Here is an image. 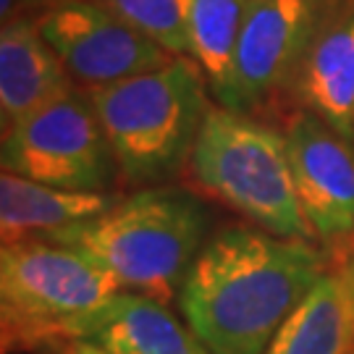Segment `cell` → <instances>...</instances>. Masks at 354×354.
Returning <instances> with one entry per match:
<instances>
[{"label":"cell","instance_id":"1","mask_svg":"<svg viewBox=\"0 0 354 354\" xmlns=\"http://www.w3.org/2000/svg\"><path fill=\"white\" fill-rule=\"evenodd\" d=\"M326 270V252L307 239L231 226L192 263L178 307L207 354H266Z\"/></svg>","mask_w":354,"mask_h":354},{"label":"cell","instance_id":"2","mask_svg":"<svg viewBox=\"0 0 354 354\" xmlns=\"http://www.w3.org/2000/svg\"><path fill=\"white\" fill-rule=\"evenodd\" d=\"M205 234L207 210L197 197L176 187H147L118 200L108 213L45 239L89 257L121 289L168 302L203 252Z\"/></svg>","mask_w":354,"mask_h":354},{"label":"cell","instance_id":"3","mask_svg":"<svg viewBox=\"0 0 354 354\" xmlns=\"http://www.w3.org/2000/svg\"><path fill=\"white\" fill-rule=\"evenodd\" d=\"M113 147L118 171L131 187H155L189 163L207 113L197 64L176 55L171 64L89 92Z\"/></svg>","mask_w":354,"mask_h":354},{"label":"cell","instance_id":"4","mask_svg":"<svg viewBox=\"0 0 354 354\" xmlns=\"http://www.w3.org/2000/svg\"><path fill=\"white\" fill-rule=\"evenodd\" d=\"M192 176L228 207L286 239H313L304 218L286 134L250 113L215 108L207 113L189 158Z\"/></svg>","mask_w":354,"mask_h":354},{"label":"cell","instance_id":"5","mask_svg":"<svg viewBox=\"0 0 354 354\" xmlns=\"http://www.w3.org/2000/svg\"><path fill=\"white\" fill-rule=\"evenodd\" d=\"M115 291H121L118 281L71 247L48 239L3 244V349L64 342L76 317L100 307Z\"/></svg>","mask_w":354,"mask_h":354},{"label":"cell","instance_id":"6","mask_svg":"<svg viewBox=\"0 0 354 354\" xmlns=\"http://www.w3.org/2000/svg\"><path fill=\"white\" fill-rule=\"evenodd\" d=\"M3 171L68 192L111 194L118 171L89 92L82 87L3 131Z\"/></svg>","mask_w":354,"mask_h":354},{"label":"cell","instance_id":"7","mask_svg":"<svg viewBox=\"0 0 354 354\" xmlns=\"http://www.w3.org/2000/svg\"><path fill=\"white\" fill-rule=\"evenodd\" d=\"M37 26L84 92L111 87L176 58L95 0H55L37 16Z\"/></svg>","mask_w":354,"mask_h":354},{"label":"cell","instance_id":"8","mask_svg":"<svg viewBox=\"0 0 354 354\" xmlns=\"http://www.w3.org/2000/svg\"><path fill=\"white\" fill-rule=\"evenodd\" d=\"M310 19L313 0H252L221 105L236 113H252L289 92Z\"/></svg>","mask_w":354,"mask_h":354},{"label":"cell","instance_id":"9","mask_svg":"<svg viewBox=\"0 0 354 354\" xmlns=\"http://www.w3.org/2000/svg\"><path fill=\"white\" fill-rule=\"evenodd\" d=\"M291 171L304 218L317 239L354 234V147L313 111H297L286 121Z\"/></svg>","mask_w":354,"mask_h":354},{"label":"cell","instance_id":"10","mask_svg":"<svg viewBox=\"0 0 354 354\" xmlns=\"http://www.w3.org/2000/svg\"><path fill=\"white\" fill-rule=\"evenodd\" d=\"M289 95L354 142V0H313Z\"/></svg>","mask_w":354,"mask_h":354},{"label":"cell","instance_id":"11","mask_svg":"<svg viewBox=\"0 0 354 354\" xmlns=\"http://www.w3.org/2000/svg\"><path fill=\"white\" fill-rule=\"evenodd\" d=\"M64 342L92 344L105 354H207L165 302L127 289L76 317L66 328Z\"/></svg>","mask_w":354,"mask_h":354},{"label":"cell","instance_id":"12","mask_svg":"<svg viewBox=\"0 0 354 354\" xmlns=\"http://www.w3.org/2000/svg\"><path fill=\"white\" fill-rule=\"evenodd\" d=\"M76 82L66 71L37 19H13L0 29V124L11 129L24 115L74 89Z\"/></svg>","mask_w":354,"mask_h":354},{"label":"cell","instance_id":"13","mask_svg":"<svg viewBox=\"0 0 354 354\" xmlns=\"http://www.w3.org/2000/svg\"><path fill=\"white\" fill-rule=\"evenodd\" d=\"M266 354H354V260L349 254L317 279Z\"/></svg>","mask_w":354,"mask_h":354},{"label":"cell","instance_id":"14","mask_svg":"<svg viewBox=\"0 0 354 354\" xmlns=\"http://www.w3.org/2000/svg\"><path fill=\"white\" fill-rule=\"evenodd\" d=\"M118 197L48 187L11 171L0 176V234L3 244L45 239L74 223L108 213Z\"/></svg>","mask_w":354,"mask_h":354},{"label":"cell","instance_id":"15","mask_svg":"<svg viewBox=\"0 0 354 354\" xmlns=\"http://www.w3.org/2000/svg\"><path fill=\"white\" fill-rule=\"evenodd\" d=\"M252 0H192L189 8V55L203 71L218 100L231 84L244 16Z\"/></svg>","mask_w":354,"mask_h":354},{"label":"cell","instance_id":"16","mask_svg":"<svg viewBox=\"0 0 354 354\" xmlns=\"http://www.w3.org/2000/svg\"><path fill=\"white\" fill-rule=\"evenodd\" d=\"M171 55H189L192 0H95Z\"/></svg>","mask_w":354,"mask_h":354},{"label":"cell","instance_id":"17","mask_svg":"<svg viewBox=\"0 0 354 354\" xmlns=\"http://www.w3.org/2000/svg\"><path fill=\"white\" fill-rule=\"evenodd\" d=\"M71 354H105L92 344H71Z\"/></svg>","mask_w":354,"mask_h":354},{"label":"cell","instance_id":"18","mask_svg":"<svg viewBox=\"0 0 354 354\" xmlns=\"http://www.w3.org/2000/svg\"><path fill=\"white\" fill-rule=\"evenodd\" d=\"M349 257H352V260H354V250H352V254H349Z\"/></svg>","mask_w":354,"mask_h":354}]
</instances>
